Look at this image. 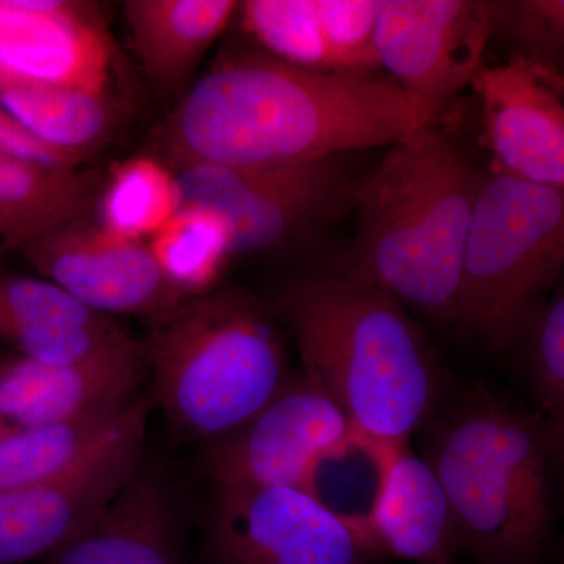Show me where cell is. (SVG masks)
Returning a JSON list of instances; mask_svg holds the SVG:
<instances>
[{"label":"cell","mask_w":564,"mask_h":564,"mask_svg":"<svg viewBox=\"0 0 564 564\" xmlns=\"http://www.w3.org/2000/svg\"><path fill=\"white\" fill-rule=\"evenodd\" d=\"M425 128L395 82L299 68L270 55L218 63L173 111L174 169L303 165L397 143Z\"/></svg>","instance_id":"6da1fadb"},{"label":"cell","mask_w":564,"mask_h":564,"mask_svg":"<svg viewBox=\"0 0 564 564\" xmlns=\"http://www.w3.org/2000/svg\"><path fill=\"white\" fill-rule=\"evenodd\" d=\"M303 372L375 447L408 444L444 403V373L399 300L358 274H304L270 303Z\"/></svg>","instance_id":"7a4b0ae2"},{"label":"cell","mask_w":564,"mask_h":564,"mask_svg":"<svg viewBox=\"0 0 564 564\" xmlns=\"http://www.w3.org/2000/svg\"><path fill=\"white\" fill-rule=\"evenodd\" d=\"M425 455L474 564H543L555 518L563 430L473 384L426 423Z\"/></svg>","instance_id":"3957f363"},{"label":"cell","mask_w":564,"mask_h":564,"mask_svg":"<svg viewBox=\"0 0 564 564\" xmlns=\"http://www.w3.org/2000/svg\"><path fill=\"white\" fill-rule=\"evenodd\" d=\"M480 173L436 124L392 144L356 185L358 231L344 269L434 321L456 325L459 278Z\"/></svg>","instance_id":"277c9868"},{"label":"cell","mask_w":564,"mask_h":564,"mask_svg":"<svg viewBox=\"0 0 564 564\" xmlns=\"http://www.w3.org/2000/svg\"><path fill=\"white\" fill-rule=\"evenodd\" d=\"M150 321L141 345L152 402L181 440L210 443L234 432L291 380L276 317L242 289L185 295Z\"/></svg>","instance_id":"5b68a950"},{"label":"cell","mask_w":564,"mask_h":564,"mask_svg":"<svg viewBox=\"0 0 564 564\" xmlns=\"http://www.w3.org/2000/svg\"><path fill=\"white\" fill-rule=\"evenodd\" d=\"M564 259V191L502 173L481 180L464 245L456 326L513 348Z\"/></svg>","instance_id":"8992f818"},{"label":"cell","mask_w":564,"mask_h":564,"mask_svg":"<svg viewBox=\"0 0 564 564\" xmlns=\"http://www.w3.org/2000/svg\"><path fill=\"white\" fill-rule=\"evenodd\" d=\"M177 210H202L225 234L229 256L272 250L321 231L352 206L355 185L333 159L303 165L176 169Z\"/></svg>","instance_id":"52a82bcc"},{"label":"cell","mask_w":564,"mask_h":564,"mask_svg":"<svg viewBox=\"0 0 564 564\" xmlns=\"http://www.w3.org/2000/svg\"><path fill=\"white\" fill-rule=\"evenodd\" d=\"M344 411L303 372L250 421L210 441L204 470L215 488L303 489L318 466L358 440Z\"/></svg>","instance_id":"ba28073f"},{"label":"cell","mask_w":564,"mask_h":564,"mask_svg":"<svg viewBox=\"0 0 564 564\" xmlns=\"http://www.w3.org/2000/svg\"><path fill=\"white\" fill-rule=\"evenodd\" d=\"M207 541L217 564H366L355 527L303 489L215 488Z\"/></svg>","instance_id":"9c48e42d"},{"label":"cell","mask_w":564,"mask_h":564,"mask_svg":"<svg viewBox=\"0 0 564 564\" xmlns=\"http://www.w3.org/2000/svg\"><path fill=\"white\" fill-rule=\"evenodd\" d=\"M489 44L486 0H383L377 28L380 68L421 115L436 124L473 84Z\"/></svg>","instance_id":"30bf717a"},{"label":"cell","mask_w":564,"mask_h":564,"mask_svg":"<svg viewBox=\"0 0 564 564\" xmlns=\"http://www.w3.org/2000/svg\"><path fill=\"white\" fill-rule=\"evenodd\" d=\"M151 408L139 397L120 429L68 473L0 491V564L47 558L106 507L141 466Z\"/></svg>","instance_id":"8fae6325"},{"label":"cell","mask_w":564,"mask_h":564,"mask_svg":"<svg viewBox=\"0 0 564 564\" xmlns=\"http://www.w3.org/2000/svg\"><path fill=\"white\" fill-rule=\"evenodd\" d=\"M43 280L102 315L154 317L184 299L148 245L124 239L84 217L20 248Z\"/></svg>","instance_id":"7c38bea8"},{"label":"cell","mask_w":564,"mask_h":564,"mask_svg":"<svg viewBox=\"0 0 564 564\" xmlns=\"http://www.w3.org/2000/svg\"><path fill=\"white\" fill-rule=\"evenodd\" d=\"M473 85L496 173L564 191V79L545 63L481 65Z\"/></svg>","instance_id":"4fadbf2b"},{"label":"cell","mask_w":564,"mask_h":564,"mask_svg":"<svg viewBox=\"0 0 564 564\" xmlns=\"http://www.w3.org/2000/svg\"><path fill=\"white\" fill-rule=\"evenodd\" d=\"M111 50L90 3L0 0V93L70 88L107 95Z\"/></svg>","instance_id":"5bb4252c"},{"label":"cell","mask_w":564,"mask_h":564,"mask_svg":"<svg viewBox=\"0 0 564 564\" xmlns=\"http://www.w3.org/2000/svg\"><path fill=\"white\" fill-rule=\"evenodd\" d=\"M143 345L128 339L68 364L0 359V433L76 421L137 399Z\"/></svg>","instance_id":"9a60e30c"},{"label":"cell","mask_w":564,"mask_h":564,"mask_svg":"<svg viewBox=\"0 0 564 564\" xmlns=\"http://www.w3.org/2000/svg\"><path fill=\"white\" fill-rule=\"evenodd\" d=\"M367 551L415 564H455L458 536L436 474L408 444L386 447L369 511L352 525Z\"/></svg>","instance_id":"2e32d148"},{"label":"cell","mask_w":564,"mask_h":564,"mask_svg":"<svg viewBox=\"0 0 564 564\" xmlns=\"http://www.w3.org/2000/svg\"><path fill=\"white\" fill-rule=\"evenodd\" d=\"M44 564H185L172 492L158 475L140 466Z\"/></svg>","instance_id":"e0dca14e"},{"label":"cell","mask_w":564,"mask_h":564,"mask_svg":"<svg viewBox=\"0 0 564 564\" xmlns=\"http://www.w3.org/2000/svg\"><path fill=\"white\" fill-rule=\"evenodd\" d=\"M128 337L109 315L88 310L58 285L0 270V344L21 358L68 364Z\"/></svg>","instance_id":"ac0fdd59"},{"label":"cell","mask_w":564,"mask_h":564,"mask_svg":"<svg viewBox=\"0 0 564 564\" xmlns=\"http://www.w3.org/2000/svg\"><path fill=\"white\" fill-rule=\"evenodd\" d=\"M236 0H129L126 22L148 76L162 87L184 84L225 31Z\"/></svg>","instance_id":"d6986e66"},{"label":"cell","mask_w":564,"mask_h":564,"mask_svg":"<svg viewBox=\"0 0 564 564\" xmlns=\"http://www.w3.org/2000/svg\"><path fill=\"white\" fill-rule=\"evenodd\" d=\"M95 180L0 154V251L20 250L63 223L84 217Z\"/></svg>","instance_id":"ffe728a7"},{"label":"cell","mask_w":564,"mask_h":564,"mask_svg":"<svg viewBox=\"0 0 564 564\" xmlns=\"http://www.w3.org/2000/svg\"><path fill=\"white\" fill-rule=\"evenodd\" d=\"M137 399L76 421L0 433V491L68 473L120 429Z\"/></svg>","instance_id":"44dd1931"},{"label":"cell","mask_w":564,"mask_h":564,"mask_svg":"<svg viewBox=\"0 0 564 564\" xmlns=\"http://www.w3.org/2000/svg\"><path fill=\"white\" fill-rule=\"evenodd\" d=\"M0 107L54 150L87 155L115 121L107 95L70 88H22L0 93Z\"/></svg>","instance_id":"7402d4cb"},{"label":"cell","mask_w":564,"mask_h":564,"mask_svg":"<svg viewBox=\"0 0 564 564\" xmlns=\"http://www.w3.org/2000/svg\"><path fill=\"white\" fill-rule=\"evenodd\" d=\"M180 207L174 174L150 158L129 159L110 174L99 202V225L115 236H155Z\"/></svg>","instance_id":"603a6c76"},{"label":"cell","mask_w":564,"mask_h":564,"mask_svg":"<svg viewBox=\"0 0 564 564\" xmlns=\"http://www.w3.org/2000/svg\"><path fill=\"white\" fill-rule=\"evenodd\" d=\"M239 10L245 31L270 57L299 68L334 73L317 0H247Z\"/></svg>","instance_id":"cb8c5ba5"},{"label":"cell","mask_w":564,"mask_h":564,"mask_svg":"<svg viewBox=\"0 0 564 564\" xmlns=\"http://www.w3.org/2000/svg\"><path fill=\"white\" fill-rule=\"evenodd\" d=\"M148 247L162 272L185 295L214 288L229 258L220 226L202 210H177Z\"/></svg>","instance_id":"d4e9b609"},{"label":"cell","mask_w":564,"mask_h":564,"mask_svg":"<svg viewBox=\"0 0 564 564\" xmlns=\"http://www.w3.org/2000/svg\"><path fill=\"white\" fill-rule=\"evenodd\" d=\"M532 386L538 413L564 432V295L563 289L543 302L527 321L514 347Z\"/></svg>","instance_id":"484cf974"},{"label":"cell","mask_w":564,"mask_h":564,"mask_svg":"<svg viewBox=\"0 0 564 564\" xmlns=\"http://www.w3.org/2000/svg\"><path fill=\"white\" fill-rule=\"evenodd\" d=\"M489 41L510 51V57L541 62L562 69L563 0H496L488 2Z\"/></svg>","instance_id":"4316f807"},{"label":"cell","mask_w":564,"mask_h":564,"mask_svg":"<svg viewBox=\"0 0 564 564\" xmlns=\"http://www.w3.org/2000/svg\"><path fill=\"white\" fill-rule=\"evenodd\" d=\"M383 0H317L334 73L377 76V28Z\"/></svg>","instance_id":"83f0119b"},{"label":"cell","mask_w":564,"mask_h":564,"mask_svg":"<svg viewBox=\"0 0 564 564\" xmlns=\"http://www.w3.org/2000/svg\"><path fill=\"white\" fill-rule=\"evenodd\" d=\"M0 154L65 170H76L85 158L84 154H76V152L54 150L43 141L36 140L2 107H0Z\"/></svg>","instance_id":"f1b7e54d"},{"label":"cell","mask_w":564,"mask_h":564,"mask_svg":"<svg viewBox=\"0 0 564 564\" xmlns=\"http://www.w3.org/2000/svg\"><path fill=\"white\" fill-rule=\"evenodd\" d=\"M0 359H2V358H0Z\"/></svg>","instance_id":"f546056e"}]
</instances>
